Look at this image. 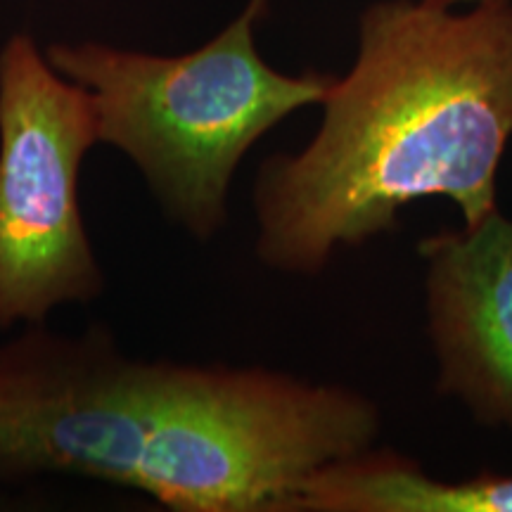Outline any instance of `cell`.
<instances>
[{"label":"cell","mask_w":512,"mask_h":512,"mask_svg":"<svg viewBox=\"0 0 512 512\" xmlns=\"http://www.w3.org/2000/svg\"><path fill=\"white\" fill-rule=\"evenodd\" d=\"M100 145L91 95L24 31L0 48V330L46 323L105 292L81 211V166Z\"/></svg>","instance_id":"obj_4"},{"label":"cell","mask_w":512,"mask_h":512,"mask_svg":"<svg viewBox=\"0 0 512 512\" xmlns=\"http://www.w3.org/2000/svg\"><path fill=\"white\" fill-rule=\"evenodd\" d=\"M271 0H247L226 29L185 55L100 41H57L48 62L93 100L100 145L119 150L174 223L211 242L228 223L230 185L256 140L292 112L320 105L332 74H283L256 48Z\"/></svg>","instance_id":"obj_3"},{"label":"cell","mask_w":512,"mask_h":512,"mask_svg":"<svg viewBox=\"0 0 512 512\" xmlns=\"http://www.w3.org/2000/svg\"><path fill=\"white\" fill-rule=\"evenodd\" d=\"M380 406L261 366L126 356L105 325L0 342V489L74 475L174 512H287L320 467L375 446Z\"/></svg>","instance_id":"obj_1"},{"label":"cell","mask_w":512,"mask_h":512,"mask_svg":"<svg viewBox=\"0 0 512 512\" xmlns=\"http://www.w3.org/2000/svg\"><path fill=\"white\" fill-rule=\"evenodd\" d=\"M287 512H512V475L484 470L446 482L375 444L306 477Z\"/></svg>","instance_id":"obj_6"},{"label":"cell","mask_w":512,"mask_h":512,"mask_svg":"<svg viewBox=\"0 0 512 512\" xmlns=\"http://www.w3.org/2000/svg\"><path fill=\"white\" fill-rule=\"evenodd\" d=\"M437 5H446V8H458V5H482V3H496V0H432Z\"/></svg>","instance_id":"obj_7"},{"label":"cell","mask_w":512,"mask_h":512,"mask_svg":"<svg viewBox=\"0 0 512 512\" xmlns=\"http://www.w3.org/2000/svg\"><path fill=\"white\" fill-rule=\"evenodd\" d=\"M418 254L437 394L512 434V219L494 209L477 226L427 235Z\"/></svg>","instance_id":"obj_5"},{"label":"cell","mask_w":512,"mask_h":512,"mask_svg":"<svg viewBox=\"0 0 512 512\" xmlns=\"http://www.w3.org/2000/svg\"><path fill=\"white\" fill-rule=\"evenodd\" d=\"M320 107L304 150L256 169L254 252L266 268L313 278L430 197L477 226L498 209L512 138V0L467 12L375 0L358 15L354 64Z\"/></svg>","instance_id":"obj_2"}]
</instances>
